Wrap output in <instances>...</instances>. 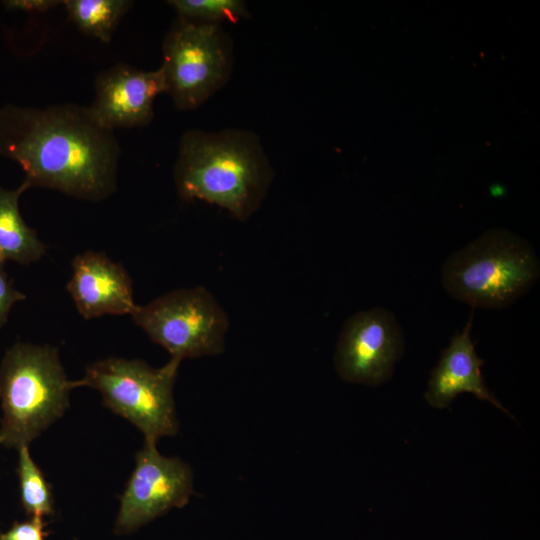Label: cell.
<instances>
[{
	"label": "cell",
	"instance_id": "6",
	"mask_svg": "<svg viewBox=\"0 0 540 540\" xmlns=\"http://www.w3.org/2000/svg\"><path fill=\"white\" fill-rule=\"evenodd\" d=\"M134 323L180 361L224 352L229 317L203 286L181 288L137 305Z\"/></svg>",
	"mask_w": 540,
	"mask_h": 540
},
{
	"label": "cell",
	"instance_id": "17",
	"mask_svg": "<svg viewBox=\"0 0 540 540\" xmlns=\"http://www.w3.org/2000/svg\"><path fill=\"white\" fill-rule=\"evenodd\" d=\"M45 518L28 516L23 521H15L10 528L2 532V540H46L49 531H46Z\"/></svg>",
	"mask_w": 540,
	"mask_h": 540
},
{
	"label": "cell",
	"instance_id": "4",
	"mask_svg": "<svg viewBox=\"0 0 540 540\" xmlns=\"http://www.w3.org/2000/svg\"><path fill=\"white\" fill-rule=\"evenodd\" d=\"M540 276L533 246L506 230H491L452 253L441 283L455 300L472 308L499 309L527 293Z\"/></svg>",
	"mask_w": 540,
	"mask_h": 540
},
{
	"label": "cell",
	"instance_id": "20",
	"mask_svg": "<svg viewBox=\"0 0 540 540\" xmlns=\"http://www.w3.org/2000/svg\"><path fill=\"white\" fill-rule=\"evenodd\" d=\"M1 535H2V532L0 531V540H2V537H1Z\"/></svg>",
	"mask_w": 540,
	"mask_h": 540
},
{
	"label": "cell",
	"instance_id": "12",
	"mask_svg": "<svg viewBox=\"0 0 540 540\" xmlns=\"http://www.w3.org/2000/svg\"><path fill=\"white\" fill-rule=\"evenodd\" d=\"M473 311L461 332L455 334L431 373L425 398L436 408L447 407L460 393L469 392L488 401L498 409L508 411L490 393L485 385L481 367L484 361L478 357L471 339Z\"/></svg>",
	"mask_w": 540,
	"mask_h": 540
},
{
	"label": "cell",
	"instance_id": "16",
	"mask_svg": "<svg viewBox=\"0 0 540 540\" xmlns=\"http://www.w3.org/2000/svg\"><path fill=\"white\" fill-rule=\"evenodd\" d=\"M179 18L202 24L220 25V22H237L248 16L241 0H171L168 1Z\"/></svg>",
	"mask_w": 540,
	"mask_h": 540
},
{
	"label": "cell",
	"instance_id": "10",
	"mask_svg": "<svg viewBox=\"0 0 540 540\" xmlns=\"http://www.w3.org/2000/svg\"><path fill=\"white\" fill-rule=\"evenodd\" d=\"M166 93L160 68L142 71L119 63L95 80V97L88 110L103 128H134L148 125L153 118V102Z\"/></svg>",
	"mask_w": 540,
	"mask_h": 540
},
{
	"label": "cell",
	"instance_id": "13",
	"mask_svg": "<svg viewBox=\"0 0 540 540\" xmlns=\"http://www.w3.org/2000/svg\"><path fill=\"white\" fill-rule=\"evenodd\" d=\"M28 187L22 183L16 189L0 186V261L27 265L36 262L46 252L37 232L29 227L19 209V199Z\"/></svg>",
	"mask_w": 540,
	"mask_h": 540
},
{
	"label": "cell",
	"instance_id": "8",
	"mask_svg": "<svg viewBox=\"0 0 540 540\" xmlns=\"http://www.w3.org/2000/svg\"><path fill=\"white\" fill-rule=\"evenodd\" d=\"M194 494L189 464L179 457L162 455L156 443L144 442L120 496L114 532L131 534L169 510L184 507Z\"/></svg>",
	"mask_w": 540,
	"mask_h": 540
},
{
	"label": "cell",
	"instance_id": "7",
	"mask_svg": "<svg viewBox=\"0 0 540 540\" xmlns=\"http://www.w3.org/2000/svg\"><path fill=\"white\" fill-rule=\"evenodd\" d=\"M161 69L168 93L180 110L201 106L228 79L231 51L220 25L177 18L163 42Z\"/></svg>",
	"mask_w": 540,
	"mask_h": 540
},
{
	"label": "cell",
	"instance_id": "15",
	"mask_svg": "<svg viewBox=\"0 0 540 540\" xmlns=\"http://www.w3.org/2000/svg\"><path fill=\"white\" fill-rule=\"evenodd\" d=\"M17 475L20 502L27 516L51 517L55 514V499L51 484L34 461L29 446L18 449Z\"/></svg>",
	"mask_w": 540,
	"mask_h": 540
},
{
	"label": "cell",
	"instance_id": "11",
	"mask_svg": "<svg viewBox=\"0 0 540 540\" xmlns=\"http://www.w3.org/2000/svg\"><path fill=\"white\" fill-rule=\"evenodd\" d=\"M67 290L85 319L131 315L137 307L126 269L100 252L85 251L74 257Z\"/></svg>",
	"mask_w": 540,
	"mask_h": 540
},
{
	"label": "cell",
	"instance_id": "3",
	"mask_svg": "<svg viewBox=\"0 0 540 540\" xmlns=\"http://www.w3.org/2000/svg\"><path fill=\"white\" fill-rule=\"evenodd\" d=\"M72 389L57 348L11 346L0 365V446H29L65 414Z\"/></svg>",
	"mask_w": 540,
	"mask_h": 540
},
{
	"label": "cell",
	"instance_id": "18",
	"mask_svg": "<svg viewBox=\"0 0 540 540\" xmlns=\"http://www.w3.org/2000/svg\"><path fill=\"white\" fill-rule=\"evenodd\" d=\"M4 265L5 263L0 261V328L6 324L13 305L26 298L22 292L14 288Z\"/></svg>",
	"mask_w": 540,
	"mask_h": 540
},
{
	"label": "cell",
	"instance_id": "2",
	"mask_svg": "<svg viewBox=\"0 0 540 540\" xmlns=\"http://www.w3.org/2000/svg\"><path fill=\"white\" fill-rule=\"evenodd\" d=\"M273 170L253 133L189 130L180 140L174 181L184 200H201L246 221L260 207Z\"/></svg>",
	"mask_w": 540,
	"mask_h": 540
},
{
	"label": "cell",
	"instance_id": "9",
	"mask_svg": "<svg viewBox=\"0 0 540 540\" xmlns=\"http://www.w3.org/2000/svg\"><path fill=\"white\" fill-rule=\"evenodd\" d=\"M403 349L402 329L391 311L381 307L358 311L343 324L335 369L347 382L379 385L390 378Z\"/></svg>",
	"mask_w": 540,
	"mask_h": 540
},
{
	"label": "cell",
	"instance_id": "14",
	"mask_svg": "<svg viewBox=\"0 0 540 540\" xmlns=\"http://www.w3.org/2000/svg\"><path fill=\"white\" fill-rule=\"evenodd\" d=\"M69 19L85 34L104 43L111 41L121 18L130 9L129 0H65Z\"/></svg>",
	"mask_w": 540,
	"mask_h": 540
},
{
	"label": "cell",
	"instance_id": "19",
	"mask_svg": "<svg viewBox=\"0 0 540 540\" xmlns=\"http://www.w3.org/2000/svg\"><path fill=\"white\" fill-rule=\"evenodd\" d=\"M9 11L45 13L62 3L59 0H7L2 2Z\"/></svg>",
	"mask_w": 540,
	"mask_h": 540
},
{
	"label": "cell",
	"instance_id": "5",
	"mask_svg": "<svg viewBox=\"0 0 540 540\" xmlns=\"http://www.w3.org/2000/svg\"><path fill=\"white\" fill-rule=\"evenodd\" d=\"M180 363L170 358L156 368L139 359L108 357L88 366L72 386L97 390L104 405L133 424L144 442L157 444L179 430L173 390Z\"/></svg>",
	"mask_w": 540,
	"mask_h": 540
},
{
	"label": "cell",
	"instance_id": "1",
	"mask_svg": "<svg viewBox=\"0 0 540 540\" xmlns=\"http://www.w3.org/2000/svg\"><path fill=\"white\" fill-rule=\"evenodd\" d=\"M0 155L17 162L28 189L44 187L89 201L116 190L120 147L88 107L0 109Z\"/></svg>",
	"mask_w": 540,
	"mask_h": 540
}]
</instances>
